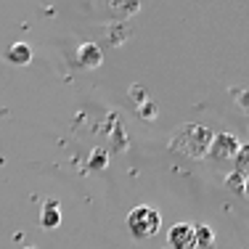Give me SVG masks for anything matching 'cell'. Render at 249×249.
Wrapping results in <instances>:
<instances>
[{
  "mask_svg": "<svg viewBox=\"0 0 249 249\" xmlns=\"http://www.w3.org/2000/svg\"><path fill=\"white\" fill-rule=\"evenodd\" d=\"M212 135L215 133H212L210 127H204V124H183V127L173 135V141H170V149L175 154L188 157V159H201L210 151Z\"/></svg>",
  "mask_w": 249,
  "mask_h": 249,
  "instance_id": "obj_1",
  "label": "cell"
},
{
  "mask_svg": "<svg viewBox=\"0 0 249 249\" xmlns=\"http://www.w3.org/2000/svg\"><path fill=\"white\" fill-rule=\"evenodd\" d=\"M127 228H130V233H133L135 239H141V241L151 239V236H157L159 228H162V215H159L154 207L141 204V207H135V210H130Z\"/></svg>",
  "mask_w": 249,
  "mask_h": 249,
  "instance_id": "obj_2",
  "label": "cell"
},
{
  "mask_svg": "<svg viewBox=\"0 0 249 249\" xmlns=\"http://www.w3.org/2000/svg\"><path fill=\"white\" fill-rule=\"evenodd\" d=\"M241 143L236 135L231 133H215L212 135V143H210V151H207V157L210 159H217V162H228V159H233L236 154H239Z\"/></svg>",
  "mask_w": 249,
  "mask_h": 249,
  "instance_id": "obj_3",
  "label": "cell"
},
{
  "mask_svg": "<svg viewBox=\"0 0 249 249\" xmlns=\"http://www.w3.org/2000/svg\"><path fill=\"white\" fill-rule=\"evenodd\" d=\"M167 241L173 249H196V236H194V225L188 223H175L167 233Z\"/></svg>",
  "mask_w": 249,
  "mask_h": 249,
  "instance_id": "obj_4",
  "label": "cell"
},
{
  "mask_svg": "<svg viewBox=\"0 0 249 249\" xmlns=\"http://www.w3.org/2000/svg\"><path fill=\"white\" fill-rule=\"evenodd\" d=\"M101 58H104V53H101V48L96 43H85L77 51V64H80L82 69H96L101 64Z\"/></svg>",
  "mask_w": 249,
  "mask_h": 249,
  "instance_id": "obj_5",
  "label": "cell"
},
{
  "mask_svg": "<svg viewBox=\"0 0 249 249\" xmlns=\"http://www.w3.org/2000/svg\"><path fill=\"white\" fill-rule=\"evenodd\" d=\"M5 58H8V64H14V67H27L29 61H32V48H29L27 43H14L5 53Z\"/></svg>",
  "mask_w": 249,
  "mask_h": 249,
  "instance_id": "obj_6",
  "label": "cell"
},
{
  "mask_svg": "<svg viewBox=\"0 0 249 249\" xmlns=\"http://www.w3.org/2000/svg\"><path fill=\"white\" fill-rule=\"evenodd\" d=\"M194 236H196V249H212L215 247V233L210 225H194Z\"/></svg>",
  "mask_w": 249,
  "mask_h": 249,
  "instance_id": "obj_7",
  "label": "cell"
},
{
  "mask_svg": "<svg viewBox=\"0 0 249 249\" xmlns=\"http://www.w3.org/2000/svg\"><path fill=\"white\" fill-rule=\"evenodd\" d=\"M40 223H43V228H56V225L61 223V210H58L56 201H48V204H45V212H43V217H40Z\"/></svg>",
  "mask_w": 249,
  "mask_h": 249,
  "instance_id": "obj_8",
  "label": "cell"
},
{
  "mask_svg": "<svg viewBox=\"0 0 249 249\" xmlns=\"http://www.w3.org/2000/svg\"><path fill=\"white\" fill-rule=\"evenodd\" d=\"M233 164H236L233 173H239V175L247 180V178H249V143H241L239 154L233 157Z\"/></svg>",
  "mask_w": 249,
  "mask_h": 249,
  "instance_id": "obj_9",
  "label": "cell"
},
{
  "mask_svg": "<svg viewBox=\"0 0 249 249\" xmlns=\"http://www.w3.org/2000/svg\"><path fill=\"white\" fill-rule=\"evenodd\" d=\"M106 164H109V154H106L104 149H96V151L90 154V162H88V170H90V173H101V170H104Z\"/></svg>",
  "mask_w": 249,
  "mask_h": 249,
  "instance_id": "obj_10",
  "label": "cell"
},
{
  "mask_svg": "<svg viewBox=\"0 0 249 249\" xmlns=\"http://www.w3.org/2000/svg\"><path fill=\"white\" fill-rule=\"evenodd\" d=\"M244 178H241L239 173H228V178H225V188L233 194H244Z\"/></svg>",
  "mask_w": 249,
  "mask_h": 249,
  "instance_id": "obj_11",
  "label": "cell"
},
{
  "mask_svg": "<svg viewBox=\"0 0 249 249\" xmlns=\"http://www.w3.org/2000/svg\"><path fill=\"white\" fill-rule=\"evenodd\" d=\"M244 196L249 199V178H247V183H244Z\"/></svg>",
  "mask_w": 249,
  "mask_h": 249,
  "instance_id": "obj_12",
  "label": "cell"
},
{
  "mask_svg": "<svg viewBox=\"0 0 249 249\" xmlns=\"http://www.w3.org/2000/svg\"><path fill=\"white\" fill-rule=\"evenodd\" d=\"M29 249H32V247H29Z\"/></svg>",
  "mask_w": 249,
  "mask_h": 249,
  "instance_id": "obj_13",
  "label": "cell"
}]
</instances>
